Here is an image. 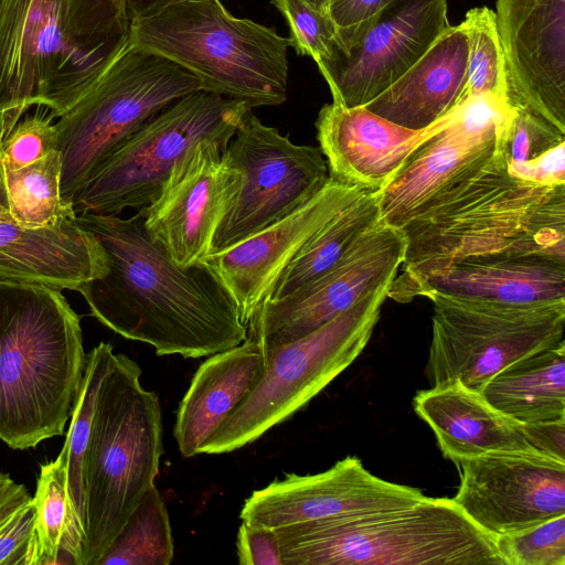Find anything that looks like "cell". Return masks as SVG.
<instances>
[{"mask_svg": "<svg viewBox=\"0 0 565 565\" xmlns=\"http://www.w3.org/2000/svg\"><path fill=\"white\" fill-rule=\"evenodd\" d=\"M106 257V270L77 291L90 316L157 355L203 358L241 344L247 326L235 299L206 263L179 266L147 231L141 210L130 217L76 214Z\"/></svg>", "mask_w": 565, "mask_h": 565, "instance_id": "1", "label": "cell"}, {"mask_svg": "<svg viewBox=\"0 0 565 565\" xmlns=\"http://www.w3.org/2000/svg\"><path fill=\"white\" fill-rule=\"evenodd\" d=\"M505 126L490 159L401 228L405 257L391 287L460 262L565 263V183L539 185L511 174Z\"/></svg>", "mask_w": 565, "mask_h": 565, "instance_id": "2", "label": "cell"}, {"mask_svg": "<svg viewBox=\"0 0 565 565\" xmlns=\"http://www.w3.org/2000/svg\"><path fill=\"white\" fill-rule=\"evenodd\" d=\"M86 365L81 318L61 290L0 277V440L62 436Z\"/></svg>", "mask_w": 565, "mask_h": 565, "instance_id": "3", "label": "cell"}, {"mask_svg": "<svg viewBox=\"0 0 565 565\" xmlns=\"http://www.w3.org/2000/svg\"><path fill=\"white\" fill-rule=\"evenodd\" d=\"M140 376L136 361L114 353L97 393L82 469V565H97L159 473L161 407Z\"/></svg>", "mask_w": 565, "mask_h": 565, "instance_id": "4", "label": "cell"}, {"mask_svg": "<svg viewBox=\"0 0 565 565\" xmlns=\"http://www.w3.org/2000/svg\"><path fill=\"white\" fill-rule=\"evenodd\" d=\"M128 35L194 75L203 90L250 108L287 99L291 40L234 17L221 0H170L132 19Z\"/></svg>", "mask_w": 565, "mask_h": 565, "instance_id": "5", "label": "cell"}, {"mask_svg": "<svg viewBox=\"0 0 565 565\" xmlns=\"http://www.w3.org/2000/svg\"><path fill=\"white\" fill-rule=\"evenodd\" d=\"M275 530L284 565H504L494 537L449 498Z\"/></svg>", "mask_w": 565, "mask_h": 565, "instance_id": "6", "label": "cell"}, {"mask_svg": "<svg viewBox=\"0 0 565 565\" xmlns=\"http://www.w3.org/2000/svg\"><path fill=\"white\" fill-rule=\"evenodd\" d=\"M201 89L184 68L122 38L55 124L63 201L73 205L75 193L149 118Z\"/></svg>", "mask_w": 565, "mask_h": 565, "instance_id": "7", "label": "cell"}, {"mask_svg": "<svg viewBox=\"0 0 565 565\" xmlns=\"http://www.w3.org/2000/svg\"><path fill=\"white\" fill-rule=\"evenodd\" d=\"M390 287L369 291L352 307L298 340L263 350L266 369L262 380L206 440L201 454L237 450L305 407L362 353Z\"/></svg>", "mask_w": 565, "mask_h": 565, "instance_id": "8", "label": "cell"}, {"mask_svg": "<svg viewBox=\"0 0 565 565\" xmlns=\"http://www.w3.org/2000/svg\"><path fill=\"white\" fill-rule=\"evenodd\" d=\"M248 109L206 90L190 93L149 118L75 193L76 214L119 215L160 194L175 162L201 140L228 145Z\"/></svg>", "mask_w": 565, "mask_h": 565, "instance_id": "9", "label": "cell"}, {"mask_svg": "<svg viewBox=\"0 0 565 565\" xmlns=\"http://www.w3.org/2000/svg\"><path fill=\"white\" fill-rule=\"evenodd\" d=\"M430 386L459 382L480 392L510 364L564 341L565 300L507 305L431 294Z\"/></svg>", "mask_w": 565, "mask_h": 565, "instance_id": "10", "label": "cell"}, {"mask_svg": "<svg viewBox=\"0 0 565 565\" xmlns=\"http://www.w3.org/2000/svg\"><path fill=\"white\" fill-rule=\"evenodd\" d=\"M225 154L242 173V185L215 232L211 254L288 215L330 179L319 147L294 143L263 124L252 109L244 115Z\"/></svg>", "mask_w": 565, "mask_h": 565, "instance_id": "11", "label": "cell"}, {"mask_svg": "<svg viewBox=\"0 0 565 565\" xmlns=\"http://www.w3.org/2000/svg\"><path fill=\"white\" fill-rule=\"evenodd\" d=\"M405 250L402 230L379 221L321 277L285 298L265 299L247 324V337L266 350L311 333L369 291L392 285Z\"/></svg>", "mask_w": 565, "mask_h": 565, "instance_id": "12", "label": "cell"}, {"mask_svg": "<svg viewBox=\"0 0 565 565\" xmlns=\"http://www.w3.org/2000/svg\"><path fill=\"white\" fill-rule=\"evenodd\" d=\"M509 116L505 103L489 94L455 106L450 121L418 147L377 191L380 221L401 230L480 168L495 151Z\"/></svg>", "mask_w": 565, "mask_h": 565, "instance_id": "13", "label": "cell"}, {"mask_svg": "<svg viewBox=\"0 0 565 565\" xmlns=\"http://www.w3.org/2000/svg\"><path fill=\"white\" fill-rule=\"evenodd\" d=\"M450 26L446 0H392L344 51L318 66L332 102L365 106L405 73Z\"/></svg>", "mask_w": 565, "mask_h": 565, "instance_id": "14", "label": "cell"}, {"mask_svg": "<svg viewBox=\"0 0 565 565\" xmlns=\"http://www.w3.org/2000/svg\"><path fill=\"white\" fill-rule=\"evenodd\" d=\"M227 146L201 140L173 166L158 198L143 209L145 226L170 258L185 267L211 254L215 232L242 185Z\"/></svg>", "mask_w": 565, "mask_h": 565, "instance_id": "15", "label": "cell"}, {"mask_svg": "<svg viewBox=\"0 0 565 565\" xmlns=\"http://www.w3.org/2000/svg\"><path fill=\"white\" fill-rule=\"evenodd\" d=\"M455 465V502L493 537L565 514V462L539 451H499Z\"/></svg>", "mask_w": 565, "mask_h": 565, "instance_id": "16", "label": "cell"}, {"mask_svg": "<svg viewBox=\"0 0 565 565\" xmlns=\"http://www.w3.org/2000/svg\"><path fill=\"white\" fill-rule=\"evenodd\" d=\"M505 104L565 134V0H497Z\"/></svg>", "mask_w": 565, "mask_h": 565, "instance_id": "17", "label": "cell"}, {"mask_svg": "<svg viewBox=\"0 0 565 565\" xmlns=\"http://www.w3.org/2000/svg\"><path fill=\"white\" fill-rule=\"evenodd\" d=\"M426 495L417 488L371 473L354 456L313 475L290 473L255 490L245 500L242 522L279 529L332 516L413 505Z\"/></svg>", "mask_w": 565, "mask_h": 565, "instance_id": "18", "label": "cell"}, {"mask_svg": "<svg viewBox=\"0 0 565 565\" xmlns=\"http://www.w3.org/2000/svg\"><path fill=\"white\" fill-rule=\"evenodd\" d=\"M364 191L329 179L288 215L204 259L235 299L245 326L308 241Z\"/></svg>", "mask_w": 565, "mask_h": 565, "instance_id": "19", "label": "cell"}, {"mask_svg": "<svg viewBox=\"0 0 565 565\" xmlns=\"http://www.w3.org/2000/svg\"><path fill=\"white\" fill-rule=\"evenodd\" d=\"M454 108L429 127L413 130L364 106L323 105L316 129L330 179L367 191L381 190L418 147L450 121Z\"/></svg>", "mask_w": 565, "mask_h": 565, "instance_id": "20", "label": "cell"}, {"mask_svg": "<svg viewBox=\"0 0 565 565\" xmlns=\"http://www.w3.org/2000/svg\"><path fill=\"white\" fill-rule=\"evenodd\" d=\"M105 270L100 244L76 216L41 227L0 220V277L77 291Z\"/></svg>", "mask_w": 565, "mask_h": 565, "instance_id": "21", "label": "cell"}, {"mask_svg": "<svg viewBox=\"0 0 565 565\" xmlns=\"http://www.w3.org/2000/svg\"><path fill=\"white\" fill-rule=\"evenodd\" d=\"M431 294L507 305L565 300V263L544 258L460 262L390 287L387 297L409 302Z\"/></svg>", "mask_w": 565, "mask_h": 565, "instance_id": "22", "label": "cell"}, {"mask_svg": "<svg viewBox=\"0 0 565 565\" xmlns=\"http://www.w3.org/2000/svg\"><path fill=\"white\" fill-rule=\"evenodd\" d=\"M265 369L263 349L248 337L238 345L209 355L177 411L173 434L183 458L201 454L206 440L257 386Z\"/></svg>", "mask_w": 565, "mask_h": 565, "instance_id": "23", "label": "cell"}, {"mask_svg": "<svg viewBox=\"0 0 565 565\" xmlns=\"http://www.w3.org/2000/svg\"><path fill=\"white\" fill-rule=\"evenodd\" d=\"M468 38L450 25L394 83L364 107L402 127H429L457 106L465 86Z\"/></svg>", "mask_w": 565, "mask_h": 565, "instance_id": "24", "label": "cell"}, {"mask_svg": "<svg viewBox=\"0 0 565 565\" xmlns=\"http://www.w3.org/2000/svg\"><path fill=\"white\" fill-rule=\"evenodd\" d=\"M413 404L435 434L444 457L452 462L489 452L536 451L526 441L522 423L459 382L419 391Z\"/></svg>", "mask_w": 565, "mask_h": 565, "instance_id": "25", "label": "cell"}, {"mask_svg": "<svg viewBox=\"0 0 565 565\" xmlns=\"http://www.w3.org/2000/svg\"><path fill=\"white\" fill-rule=\"evenodd\" d=\"M480 393L522 424L565 417V341L510 364Z\"/></svg>", "mask_w": 565, "mask_h": 565, "instance_id": "26", "label": "cell"}, {"mask_svg": "<svg viewBox=\"0 0 565 565\" xmlns=\"http://www.w3.org/2000/svg\"><path fill=\"white\" fill-rule=\"evenodd\" d=\"M379 221L377 191H364L308 241L279 276L267 298H285L321 277Z\"/></svg>", "mask_w": 565, "mask_h": 565, "instance_id": "27", "label": "cell"}, {"mask_svg": "<svg viewBox=\"0 0 565 565\" xmlns=\"http://www.w3.org/2000/svg\"><path fill=\"white\" fill-rule=\"evenodd\" d=\"M32 503L39 565H82L84 531L67 491L66 460L62 454L41 466Z\"/></svg>", "mask_w": 565, "mask_h": 565, "instance_id": "28", "label": "cell"}, {"mask_svg": "<svg viewBox=\"0 0 565 565\" xmlns=\"http://www.w3.org/2000/svg\"><path fill=\"white\" fill-rule=\"evenodd\" d=\"M174 555L166 502L152 484L97 565H169Z\"/></svg>", "mask_w": 565, "mask_h": 565, "instance_id": "29", "label": "cell"}, {"mask_svg": "<svg viewBox=\"0 0 565 565\" xmlns=\"http://www.w3.org/2000/svg\"><path fill=\"white\" fill-rule=\"evenodd\" d=\"M62 160L57 150L18 170H4L9 213L25 227H41L62 217H75L61 195Z\"/></svg>", "mask_w": 565, "mask_h": 565, "instance_id": "30", "label": "cell"}, {"mask_svg": "<svg viewBox=\"0 0 565 565\" xmlns=\"http://www.w3.org/2000/svg\"><path fill=\"white\" fill-rule=\"evenodd\" d=\"M114 353L113 345L107 342H99L86 353L84 374L73 404L65 443L60 452L66 460L67 491L82 525H84L83 459L90 433L97 393L110 366Z\"/></svg>", "mask_w": 565, "mask_h": 565, "instance_id": "31", "label": "cell"}, {"mask_svg": "<svg viewBox=\"0 0 565 565\" xmlns=\"http://www.w3.org/2000/svg\"><path fill=\"white\" fill-rule=\"evenodd\" d=\"M461 23L469 51L465 86L457 105L484 94L505 103L507 72L494 11L488 7L473 8Z\"/></svg>", "mask_w": 565, "mask_h": 565, "instance_id": "32", "label": "cell"}, {"mask_svg": "<svg viewBox=\"0 0 565 565\" xmlns=\"http://www.w3.org/2000/svg\"><path fill=\"white\" fill-rule=\"evenodd\" d=\"M66 35L83 50L105 53L128 34L126 0H58Z\"/></svg>", "mask_w": 565, "mask_h": 565, "instance_id": "33", "label": "cell"}, {"mask_svg": "<svg viewBox=\"0 0 565 565\" xmlns=\"http://www.w3.org/2000/svg\"><path fill=\"white\" fill-rule=\"evenodd\" d=\"M504 565H565V514L494 537Z\"/></svg>", "mask_w": 565, "mask_h": 565, "instance_id": "34", "label": "cell"}, {"mask_svg": "<svg viewBox=\"0 0 565 565\" xmlns=\"http://www.w3.org/2000/svg\"><path fill=\"white\" fill-rule=\"evenodd\" d=\"M286 19L291 47L299 55L310 56L317 65L329 61L335 49V28L328 13L307 0H271Z\"/></svg>", "mask_w": 565, "mask_h": 565, "instance_id": "35", "label": "cell"}, {"mask_svg": "<svg viewBox=\"0 0 565 565\" xmlns=\"http://www.w3.org/2000/svg\"><path fill=\"white\" fill-rule=\"evenodd\" d=\"M503 134L509 162H524L565 141V134L550 122L522 107L509 109Z\"/></svg>", "mask_w": 565, "mask_h": 565, "instance_id": "36", "label": "cell"}, {"mask_svg": "<svg viewBox=\"0 0 565 565\" xmlns=\"http://www.w3.org/2000/svg\"><path fill=\"white\" fill-rule=\"evenodd\" d=\"M57 131L51 117L28 116L12 128L2 142L3 170L26 167L56 150Z\"/></svg>", "mask_w": 565, "mask_h": 565, "instance_id": "37", "label": "cell"}, {"mask_svg": "<svg viewBox=\"0 0 565 565\" xmlns=\"http://www.w3.org/2000/svg\"><path fill=\"white\" fill-rule=\"evenodd\" d=\"M39 558L35 509L31 500L0 532V565H39Z\"/></svg>", "mask_w": 565, "mask_h": 565, "instance_id": "38", "label": "cell"}, {"mask_svg": "<svg viewBox=\"0 0 565 565\" xmlns=\"http://www.w3.org/2000/svg\"><path fill=\"white\" fill-rule=\"evenodd\" d=\"M392 0H332L328 15L335 28V49L347 50L365 25Z\"/></svg>", "mask_w": 565, "mask_h": 565, "instance_id": "39", "label": "cell"}, {"mask_svg": "<svg viewBox=\"0 0 565 565\" xmlns=\"http://www.w3.org/2000/svg\"><path fill=\"white\" fill-rule=\"evenodd\" d=\"M236 553L238 563L243 565H284L275 529L242 522Z\"/></svg>", "mask_w": 565, "mask_h": 565, "instance_id": "40", "label": "cell"}, {"mask_svg": "<svg viewBox=\"0 0 565 565\" xmlns=\"http://www.w3.org/2000/svg\"><path fill=\"white\" fill-rule=\"evenodd\" d=\"M511 174L539 185L565 183V141L524 162L508 161Z\"/></svg>", "mask_w": 565, "mask_h": 565, "instance_id": "41", "label": "cell"}, {"mask_svg": "<svg viewBox=\"0 0 565 565\" xmlns=\"http://www.w3.org/2000/svg\"><path fill=\"white\" fill-rule=\"evenodd\" d=\"M17 22L18 10L9 0H4L0 8V114L19 109L15 104L10 60Z\"/></svg>", "mask_w": 565, "mask_h": 565, "instance_id": "42", "label": "cell"}, {"mask_svg": "<svg viewBox=\"0 0 565 565\" xmlns=\"http://www.w3.org/2000/svg\"><path fill=\"white\" fill-rule=\"evenodd\" d=\"M521 427L534 450L565 462V417L525 423Z\"/></svg>", "mask_w": 565, "mask_h": 565, "instance_id": "43", "label": "cell"}, {"mask_svg": "<svg viewBox=\"0 0 565 565\" xmlns=\"http://www.w3.org/2000/svg\"><path fill=\"white\" fill-rule=\"evenodd\" d=\"M25 111L21 109L9 110L0 114V220L13 221L9 213L7 190L4 183V170L2 166V142L12 128L20 121ZM14 222V221H13Z\"/></svg>", "mask_w": 565, "mask_h": 565, "instance_id": "44", "label": "cell"}, {"mask_svg": "<svg viewBox=\"0 0 565 565\" xmlns=\"http://www.w3.org/2000/svg\"><path fill=\"white\" fill-rule=\"evenodd\" d=\"M32 497L23 484L14 481L0 498V532L15 513L31 502Z\"/></svg>", "mask_w": 565, "mask_h": 565, "instance_id": "45", "label": "cell"}, {"mask_svg": "<svg viewBox=\"0 0 565 565\" xmlns=\"http://www.w3.org/2000/svg\"><path fill=\"white\" fill-rule=\"evenodd\" d=\"M168 1L170 0H126L128 19L131 21L136 17L153 10Z\"/></svg>", "mask_w": 565, "mask_h": 565, "instance_id": "46", "label": "cell"}, {"mask_svg": "<svg viewBox=\"0 0 565 565\" xmlns=\"http://www.w3.org/2000/svg\"><path fill=\"white\" fill-rule=\"evenodd\" d=\"M13 480L8 473L0 472V498L6 493Z\"/></svg>", "mask_w": 565, "mask_h": 565, "instance_id": "47", "label": "cell"}, {"mask_svg": "<svg viewBox=\"0 0 565 565\" xmlns=\"http://www.w3.org/2000/svg\"><path fill=\"white\" fill-rule=\"evenodd\" d=\"M311 6L323 13H328L329 4L332 0H307Z\"/></svg>", "mask_w": 565, "mask_h": 565, "instance_id": "48", "label": "cell"}, {"mask_svg": "<svg viewBox=\"0 0 565 565\" xmlns=\"http://www.w3.org/2000/svg\"><path fill=\"white\" fill-rule=\"evenodd\" d=\"M21 24H22V22H21ZM20 29H21V26H20ZM19 34H20V30H19ZM19 38H20V35H19ZM19 58H20V50H19V41H18V61H19V65H20V87L22 88L23 73H22L21 62ZM22 94H23V90L21 89V98L23 99L22 103H24V95H22ZM24 105H25V103H24Z\"/></svg>", "mask_w": 565, "mask_h": 565, "instance_id": "49", "label": "cell"}, {"mask_svg": "<svg viewBox=\"0 0 565 565\" xmlns=\"http://www.w3.org/2000/svg\"><path fill=\"white\" fill-rule=\"evenodd\" d=\"M33 2V1H32ZM32 4V3H31ZM31 7V6H30ZM30 9V8H29ZM28 12V11H26ZM26 14V13H25ZM25 17V15H24ZM23 20V19H22ZM22 22V21H21ZM21 24V23H20ZM20 28V25H19ZM18 35H19V30H18ZM17 44H18V39H17V43H15V58H17ZM17 76H18V89H19V95H20V85H19V65H18V58H17ZM20 100H21V97H20ZM22 103V100H21ZM23 105V104H22ZM25 109L26 107L23 106Z\"/></svg>", "mask_w": 565, "mask_h": 565, "instance_id": "50", "label": "cell"}, {"mask_svg": "<svg viewBox=\"0 0 565 565\" xmlns=\"http://www.w3.org/2000/svg\"><path fill=\"white\" fill-rule=\"evenodd\" d=\"M33 3V2H32ZM24 19V18H23ZM23 21V20H22ZM21 25V24H20ZM20 30V28H19ZM18 41H19V35H18ZM17 58H18V44H17ZM18 64H19V61H18ZM19 83H20V65H19ZM20 96H21V87H20ZM22 100V98H21ZM24 105V104H23ZM25 106V105H24Z\"/></svg>", "mask_w": 565, "mask_h": 565, "instance_id": "51", "label": "cell"}, {"mask_svg": "<svg viewBox=\"0 0 565 565\" xmlns=\"http://www.w3.org/2000/svg\"><path fill=\"white\" fill-rule=\"evenodd\" d=\"M3 1H4V0H0V8H1V6H2Z\"/></svg>", "mask_w": 565, "mask_h": 565, "instance_id": "52", "label": "cell"}]
</instances>
